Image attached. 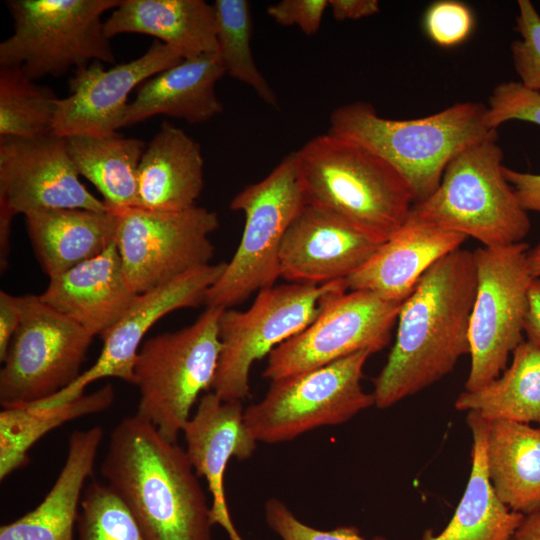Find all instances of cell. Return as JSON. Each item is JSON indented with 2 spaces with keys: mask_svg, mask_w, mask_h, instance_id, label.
<instances>
[{
  "mask_svg": "<svg viewBox=\"0 0 540 540\" xmlns=\"http://www.w3.org/2000/svg\"><path fill=\"white\" fill-rule=\"evenodd\" d=\"M476 286L474 254L461 248L423 274L401 304L394 345L373 381L377 408H388L434 384L469 354Z\"/></svg>",
  "mask_w": 540,
  "mask_h": 540,
  "instance_id": "6da1fadb",
  "label": "cell"
},
{
  "mask_svg": "<svg viewBox=\"0 0 540 540\" xmlns=\"http://www.w3.org/2000/svg\"><path fill=\"white\" fill-rule=\"evenodd\" d=\"M100 473L146 540H212L211 505L185 449L136 413L112 429Z\"/></svg>",
  "mask_w": 540,
  "mask_h": 540,
  "instance_id": "7a4b0ae2",
  "label": "cell"
},
{
  "mask_svg": "<svg viewBox=\"0 0 540 540\" xmlns=\"http://www.w3.org/2000/svg\"><path fill=\"white\" fill-rule=\"evenodd\" d=\"M487 106L458 102L421 118L380 116L368 102L354 101L333 110L327 132L354 141L387 161L409 185L415 203L438 187L448 163L465 148L498 139L486 123Z\"/></svg>",
  "mask_w": 540,
  "mask_h": 540,
  "instance_id": "3957f363",
  "label": "cell"
},
{
  "mask_svg": "<svg viewBox=\"0 0 540 540\" xmlns=\"http://www.w3.org/2000/svg\"><path fill=\"white\" fill-rule=\"evenodd\" d=\"M295 155L306 204L340 215L379 243L402 226L415 204L397 170L354 141L326 132Z\"/></svg>",
  "mask_w": 540,
  "mask_h": 540,
  "instance_id": "277c9868",
  "label": "cell"
},
{
  "mask_svg": "<svg viewBox=\"0 0 540 540\" xmlns=\"http://www.w3.org/2000/svg\"><path fill=\"white\" fill-rule=\"evenodd\" d=\"M503 158L497 139L465 148L448 163L436 190L411 212L485 247L522 242L531 222L504 175Z\"/></svg>",
  "mask_w": 540,
  "mask_h": 540,
  "instance_id": "5b68a950",
  "label": "cell"
},
{
  "mask_svg": "<svg viewBox=\"0 0 540 540\" xmlns=\"http://www.w3.org/2000/svg\"><path fill=\"white\" fill-rule=\"evenodd\" d=\"M223 308L207 307L191 325L143 342L136 360V414L177 442L203 391L212 389L221 350Z\"/></svg>",
  "mask_w": 540,
  "mask_h": 540,
  "instance_id": "8992f818",
  "label": "cell"
},
{
  "mask_svg": "<svg viewBox=\"0 0 540 540\" xmlns=\"http://www.w3.org/2000/svg\"><path fill=\"white\" fill-rule=\"evenodd\" d=\"M120 0H8L14 32L0 43L1 67L29 78L62 77L92 62L115 64L102 16Z\"/></svg>",
  "mask_w": 540,
  "mask_h": 540,
  "instance_id": "52a82bcc",
  "label": "cell"
},
{
  "mask_svg": "<svg viewBox=\"0 0 540 540\" xmlns=\"http://www.w3.org/2000/svg\"><path fill=\"white\" fill-rule=\"evenodd\" d=\"M305 204L295 151L234 196L230 208L244 214L245 225L231 261L207 291V307L228 309L275 285L284 235Z\"/></svg>",
  "mask_w": 540,
  "mask_h": 540,
  "instance_id": "ba28073f",
  "label": "cell"
},
{
  "mask_svg": "<svg viewBox=\"0 0 540 540\" xmlns=\"http://www.w3.org/2000/svg\"><path fill=\"white\" fill-rule=\"evenodd\" d=\"M347 289L346 279L324 284L289 283L258 291L245 311L224 309L219 319L221 350L212 385L224 401L248 397L253 363L310 325L320 312L321 299Z\"/></svg>",
  "mask_w": 540,
  "mask_h": 540,
  "instance_id": "9c48e42d",
  "label": "cell"
},
{
  "mask_svg": "<svg viewBox=\"0 0 540 540\" xmlns=\"http://www.w3.org/2000/svg\"><path fill=\"white\" fill-rule=\"evenodd\" d=\"M372 355L360 351L314 370L271 381L263 399L244 409V423L258 442L281 443L327 425L342 424L374 405L361 385Z\"/></svg>",
  "mask_w": 540,
  "mask_h": 540,
  "instance_id": "30bf717a",
  "label": "cell"
},
{
  "mask_svg": "<svg viewBox=\"0 0 540 540\" xmlns=\"http://www.w3.org/2000/svg\"><path fill=\"white\" fill-rule=\"evenodd\" d=\"M529 249L522 241L473 251L477 286L469 327L471 364L466 391L497 378L506 369L509 355L524 341L534 280L527 259Z\"/></svg>",
  "mask_w": 540,
  "mask_h": 540,
  "instance_id": "8fae6325",
  "label": "cell"
},
{
  "mask_svg": "<svg viewBox=\"0 0 540 540\" xmlns=\"http://www.w3.org/2000/svg\"><path fill=\"white\" fill-rule=\"evenodd\" d=\"M124 276L135 294L158 288L211 264L210 235L219 228L216 212L200 206L180 211L141 207L111 209Z\"/></svg>",
  "mask_w": 540,
  "mask_h": 540,
  "instance_id": "7c38bea8",
  "label": "cell"
},
{
  "mask_svg": "<svg viewBox=\"0 0 540 540\" xmlns=\"http://www.w3.org/2000/svg\"><path fill=\"white\" fill-rule=\"evenodd\" d=\"M20 304L21 322L1 361L2 407L38 402L68 387L94 338L39 295L20 296Z\"/></svg>",
  "mask_w": 540,
  "mask_h": 540,
  "instance_id": "4fadbf2b",
  "label": "cell"
},
{
  "mask_svg": "<svg viewBox=\"0 0 540 540\" xmlns=\"http://www.w3.org/2000/svg\"><path fill=\"white\" fill-rule=\"evenodd\" d=\"M401 304L363 290L328 293L315 320L271 351L263 377L274 381L360 351L382 350L390 342Z\"/></svg>",
  "mask_w": 540,
  "mask_h": 540,
  "instance_id": "5bb4252c",
  "label": "cell"
},
{
  "mask_svg": "<svg viewBox=\"0 0 540 540\" xmlns=\"http://www.w3.org/2000/svg\"><path fill=\"white\" fill-rule=\"evenodd\" d=\"M226 265L227 262L209 264L138 294L119 320L101 337L103 346L95 363L65 389L27 405L44 408L73 401L83 396L90 384L104 378H118L134 385V368L146 333L173 311L205 304L207 291L222 275Z\"/></svg>",
  "mask_w": 540,
  "mask_h": 540,
  "instance_id": "9a60e30c",
  "label": "cell"
},
{
  "mask_svg": "<svg viewBox=\"0 0 540 540\" xmlns=\"http://www.w3.org/2000/svg\"><path fill=\"white\" fill-rule=\"evenodd\" d=\"M0 205L15 216L50 208L108 211L80 181L63 137H0Z\"/></svg>",
  "mask_w": 540,
  "mask_h": 540,
  "instance_id": "2e32d148",
  "label": "cell"
},
{
  "mask_svg": "<svg viewBox=\"0 0 540 540\" xmlns=\"http://www.w3.org/2000/svg\"><path fill=\"white\" fill-rule=\"evenodd\" d=\"M183 59L177 49L155 40L140 57L108 70L98 61L76 70L69 79L70 94L57 100L52 134L63 138L116 134L129 94Z\"/></svg>",
  "mask_w": 540,
  "mask_h": 540,
  "instance_id": "e0dca14e",
  "label": "cell"
},
{
  "mask_svg": "<svg viewBox=\"0 0 540 540\" xmlns=\"http://www.w3.org/2000/svg\"><path fill=\"white\" fill-rule=\"evenodd\" d=\"M381 244L340 215L305 204L284 235L280 277L317 285L347 279Z\"/></svg>",
  "mask_w": 540,
  "mask_h": 540,
  "instance_id": "ac0fdd59",
  "label": "cell"
},
{
  "mask_svg": "<svg viewBox=\"0 0 540 540\" xmlns=\"http://www.w3.org/2000/svg\"><path fill=\"white\" fill-rule=\"evenodd\" d=\"M182 433L188 459L212 495L213 523L221 525L231 540H243L232 523L224 490L230 459H248L257 446L245 426L242 401H224L212 391L206 393Z\"/></svg>",
  "mask_w": 540,
  "mask_h": 540,
  "instance_id": "d6986e66",
  "label": "cell"
},
{
  "mask_svg": "<svg viewBox=\"0 0 540 540\" xmlns=\"http://www.w3.org/2000/svg\"><path fill=\"white\" fill-rule=\"evenodd\" d=\"M466 239L410 211L402 226L346 279L348 290L369 291L401 304L423 274L439 259L459 249Z\"/></svg>",
  "mask_w": 540,
  "mask_h": 540,
  "instance_id": "ffe728a7",
  "label": "cell"
},
{
  "mask_svg": "<svg viewBox=\"0 0 540 540\" xmlns=\"http://www.w3.org/2000/svg\"><path fill=\"white\" fill-rule=\"evenodd\" d=\"M137 294L128 286L115 243L98 256L50 278L40 299L91 335L102 337Z\"/></svg>",
  "mask_w": 540,
  "mask_h": 540,
  "instance_id": "44dd1931",
  "label": "cell"
},
{
  "mask_svg": "<svg viewBox=\"0 0 540 540\" xmlns=\"http://www.w3.org/2000/svg\"><path fill=\"white\" fill-rule=\"evenodd\" d=\"M224 74L218 52L183 59L137 88L122 127L156 115L182 119L193 125L211 120L223 111L215 87Z\"/></svg>",
  "mask_w": 540,
  "mask_h": 540,
  "instance_id": "7402d4cb",
  "label": "cell"
},
{
  "mask_svg": "<svg viewBox=\"0 0 540 540\" xmlns=\"http://www.w3.org/2000/svg\"><path fill=\"white\" fill-rule=\"evenodd\" d=\"M103 437L98 425L72 432L53 486L36 508L1 526L0 540H75L84 484L93 472Z\"/></svg>",
  "mask_w": 540,
  "mask_h": 540,
  "instance_id": "603a6c76",
  "label": "cell"
},
{
  "mask_svg": "<svg viewBox=\"0 0 540 540\" xmlns=\"http://www.w3.org/2000/svg\"><path fill=\"white\" fill-rule=\"evenodd\" d=\"M203 187L200 144L183 129L162 122L139 163L136 207L185 210L196 205Z\"/></svg>",
  "mask_w": 540,
  "mask_h": 540,
  "instance_id": "cb8c5ba5",
  "label": "cell"
},
{
  "mask_svg": "<svg viewBox=\"0 0 540 540\" xmlns=\"http://www.w3.org/2000/svg\"><path fill=\"white\" fill-rule=\"evenodd\" d=\"M214 4L204 0H120L104 21L109 39L138 33L177 49L184 59L218 50Z\"/></svg>",
  "mask_w": 540,
  "mask_h": 540,
  "instance_id": "d4e9b609",
  "label": "cell"
},
{
  "mask_svg": "<svg viewBox=\"0 0 540 540\" xmlns=\"http://www.w3.org/2000/svg\"><path fill=\"white\" fill-rule=\"evenodd\" d=\"M24 216L35 255L49 278L98 256L115 241L116 220L110 209L50 208Z\"/></svg>",
  "mask_w": 540,
  "mask_h": 540,
  "instance_id": "484cf974",
  "label": "cell"
},
{
  "mask_svg": "<svg viewBox=\"0 0 540 540\" xmlns=\"http://www.w3.org/2000/svg\"><path fill=\"white\" fill-rule=\"evenodd\" d=\"M473 436L472 469L460 503L448 525L437 535L426 530L421 540H511L525 515L508 508L495 494L487 466L490 421L469 411Z\"/></svg>",
  "mask_w": 540,
  "mask_h": 540,
  "instance_id": "4316f807",
  "label": "cell"
},
{
  "mask_svg": "<svg viewBox=\"0 0 540 540\" xmlns=\"http://www.w3.org/2000/svg\"><path fill=\"white\" fill-rule=\"evenodd\" d=\"M489 478L497 497L513 511H540V428L490 421L487 438Z\"/></svg>",
  "mask_w": 540,
  "mask_h": 540,
  "instance_id": "83f0119b",
  "label": "cell"
},
{
  "mask_svg": "<svg viewBox=\"0 0 540 540\" xmlns=\"http://www.w3.org/2000/svg\"><path fill=\"white\" fill-rule=\"evenodd\" d=\"M64 139L77 173L96 187L108 208L137 206L138 167L146 148L144 141L117 133Z\"/></svg>",
  "mask_w": 540,
  "mask_h": 540,
  "instance_id": "f1b7e54d",
  "label": "cell"
},
{
  "mask_svg": "<svg viewBox=\"0 0 540 540\" xmlns=\"http://www.w3.org/2000/svg\"><path fill=\"white\" fill-rule=\"evenodd\" d=\"M115 400L111 384L53 407L17 405L0 412V480L29 463L30 449L47 433L75 419L107 410Z\"/></svg>",
  "mask_w": 540,
  "mask_h": 540,
  "instance_id": "f546056e",
  "label": "cell"
},
{
  "mask_svg": "<svg viewBox=\"0 0 540 540\" xmlns=\"http://www.w3.org/2000/svg\"><path fill=\"white\" fill-rule=\"evenodd\" d=\"M511 365L488 384L463 391L455 408L492 420L540 423V347L523 341L513 351Z\"/></svg>",
  "mask_w": 540,
  "mask_h": 540,
  "instance_id": "4dcf8cb0",
  "label": "cell"
},
{
  "mask_svg": "<svg viewBox=\"0 0 540 540\" xmlns=\"http://www.w3.org/2000/svg\"><path fill=\"white\" fill-rule=\"evenodd\" d=\"M216 39L222 65L230 77L252 88L267 105L278 108V97L259 71L251 50L252 16L247 0H216Z\"/></svg>",
  "mask_w": 540,
  "mask_h": 540,
  "instance_id": "1f68e13d",
  "label": "cell"
},
{
  "mask_svg": "<svg viewBox=\"0 0 540 540\" xmlns=\"http://www.w3.org/2000/svg\"><path fill=\"white\" fill-rule=\"evenodd\" d=\"M58 98L20 68H0V137H37L52 133Z\"/></svg>",
  "mask_w": 540,
  "mask_h": 540,
  "instance_id": "d6a6232c",
  "label": "cell"
},
{
  "mask_svg": "<svg viewBox=\"0 0 540 540\" xmlns=\"http://www.w3.org/2000/svg\"><path fill=\"white\" fill-rule=\"evenodd\" d=\"M75 540H146L134 517L105 483L86 485L80 502Z\"/></svg>",
  "mask_w": 540,
  "mask_h": 540,
  "instance_id": "836d02e7",
  "label": "cell"
},
{
  "mask_svg": "<svg viewBox=\"0 0 540 540\" xmlns=\"http://www.w3.org/2000/svg\"><path fill=\"white\" fill-rule=\"evenodd\" d=\"M514 30L521 35L511 45L514 69L520 83L540 93V15L530 0H519Z\"/></svg>",
  "mask_w": 540,
  "mask_h": 540,
  "instance_id": "e575fe53",
  "label": "cell"
},
{
  "mask_svg": "<svg viewBox=\"0 0 540 540\" xmlns=\"http://www.w3.org/2000/svg\"><path fill=\"white\" fill-rule=\"evenodd\" d=\"M510 120L540 126V93L524 87L519 81L499 83L489 96L486 123L490 129Z\"/></svg>",
  "mask_w": 540,
  "mask_h": 540,
  "instance_id": "d590c367",
  "label": "cell"
},
{
  "mask_svg": "<svg viewBox=\"0 0 540 540\" xmlns=\"http://www.w3.org/2000/svg\"><path fill=\"white\" fill-rule=\"evenodd\" d=\"M474 15L468 5L455 0H440L428 6L423 25L428 37L441 47L464 42L474 28Z\"/></svg>",
  "mask_w": 540,
  "mask_h": 540,
  "instance_id": "8d00e7d4",
  "label": "cell"
},
{
  "mask_svg": "<svg viewBox=\"0 0 540 540\" xmlns=\"http://www.w3.org/2000/svg\"><path fill=\"white\" fill-rule=\"evenodd\" d=\"M265 519L271 530L282 540H368L354 526L319 530L299 520L280 500L272 498L265 504ZM371 540H385L375 537Z\"/></svg>",
  "mask_w": 540,
  "mask_h": 540,
  "instance_id": "74e56055",
  "label": "cell"
},
{
  "mask_svg": "<svg viewBox=\"0 0 540 540\" xmlns=\"http://www.w3.org/2000/svg\"><path fill=\"white\" fill-rule=\"evenodd\" d=\"M328 0H282L267 7V14L281 26H297L305 35L320 29Z\"/></svg>",
  "mask_w": 540,
  "mask_h": 540,
  "instance_id": "f35d334b",
  "label": "cell"
},
{
  "mask_svg": "<svg viewBox=\"0 0 540 540\" xmlns=\"http://www.w3.org/2000/svg\"><path fill=\"white\" fill-rule=\"evenodd\" d=\"M503 172L523 209L540 213V174L520 172L505 166Z\"/></svg>",
  "mask_w": 540,
  "mask_h": 540,
  "instance_id": "ab89813d",
  "label": "cell"
},
{
  "mask_svg": "<svg viewBox=\"0 0 540 540\" xmlns=\"http://www.w3.org/2000/svg\"><path fill=\"white\" fill-rule=\"evenodd\" d=\"M22 318L20 296L0 291V360L2 361L8 346L16 333Z\"/></svg>",
  "mask_w": 540,
  "mask_h": 540,
  "instance_id": "60d3db41",
  "label": "cell"
},
{
  "mask_svg": "<svg viewBox=\"0 0 540 540\" xmlns=\"http://www.w3.org/2000/svg\"><path fill=\"white\" fill-rule=\"evenodd\" d=\"M328 3L336 21L359 20L380 12L377 0H328Z\"/></svg>",
  "mask_w": 540,
  "mask_h": 540,
  "instance_id": "b9f144b4",
  "label": "cell"
},
{
  "mask_svg": "<svg viewBox=\"0 0 540 540\" xmlns=\"http://www.w3.org/2000/svg\"><path fill=\"white\" fill-rule=\"evenodd\" d=\"M528 301L524 333L529 341L540 347V278L532 281Z\"/></svg>",
  "mask_w": 540,
  "mask_h": 540,
  "instance_id": "7bdbcfd3",
  "label": "cell"
},
{
  "mask_svg": "<svg viewBox=\"0 0 540 540\" xmlns=\"http://www.w3.org/2000/svg\"><path fill=\"white\" fill-rule=\"evenodd\" d=\"M15 215L5 206L0 205V268L1 272L8 267V256L10 253V236L12 232V221Z\"/></svg>",
  "mask_w": 540,
  "mask_h": 540,
  "instance_id": "ee69618b",
  "label": "cell"
},
{
  "mask_svg": "<svg viewBox=\"0 0 540 540\" xmlns=\"http://www.w3.org/2000/svg\"><path fill=\"white\" fill-rule=\"evenodd\" d=\"M511 540H540V511L525 515Z\"/></svg>",
  "mask_w": 540,
  "mask_h": 540,
  "instance_id": "f6af8a7d",
  "label": "cell"
},
{
  "mask_svg": "<svg viewBox=\"0 0 540 540\" xmlns=\"http://www.w3.org/2000/svg\"><path fill=\"white\" fill-rule=\"evenodd\" d=\"M528 265L534 279L540 278V241L527 254Z\"/></svg>",
  "mask_w": 540,
  "mask_h": 540,
  "instance_id": "bcb514c9",
  "label": "cell"
}]
</instances>
